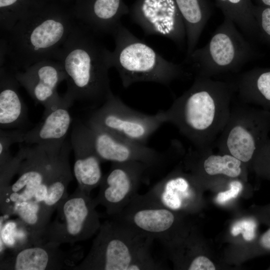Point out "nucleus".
<instances>
[{"label": "nucleus", "instance_id": "f257e3e1", "mask_svg": "<svg viewBox=\"0 0 270 270\" xmlns=\"http://www.w3.org/2000/svg\"><path fill=\"white\" fill-rule=\"evenodd\" d=\"M235 92L232 82L195 76L192 86L164 110L194 148H213L230 115Z\"/></svg>", "mask_w": 270, "mask_h": 270}, {"label": "nucleus", "instance_id": "f03ea898", "mask_svg": "<svg viewBox=\"0 0 270 270\" xmlns=\"http://www.w3.org/2000/svg\"><path fill=\"white\" fill-rule=\"evenodd\" d=\"M111 53L93 32L83 24H75L54 58L63 67L65 94L74 103L100 106L113 94L108 76Z\"/></svg>", "mask_w": 270, "mask_h": 270}, {"label": "nucleus", "instance_id": "7ed1b4c3", "mask_svg": "<svg viewBox=\"0 0 270 270\" xmlns=\"http://www.w3.org/2000/svg\"><path fill=\"white\" fill-rule=\"evenodd\" d=\"M76 24L68 13L34 3L7 32L0 46V64L6 58L14 72L54 59Z\"/></svg>", "mask_w": 270, "mask_h": 270}, {"label": "nucleus", "instance_id": "20e7f679", "mask_svg": "<svg viewBox=\"0 0 270 270\" xmlns=\"http://www.w3.org/2000/svg\"><path fill=\"white\" fill-rule=\"evenodd\" d=\"M154 239L112 218L101 223L86 256L73 270L162 269L153 258Z\"/></svg>", "mask_w": 270, "mask_h": 270}, {"label": "nucleus", "instance_id": "39448f33", "mask_svg": "<svg viewBox=\"0 0 270 270\" xmlns=\"http://www.w3.org/2000/svg\"><path fill=\"white\" fill-rule=\"evenodd\" d=\"M115 48L112 66L118 71L125 88L140 82L168 85L188 75L181 64L170 62L133 34L122 22L112 34Z\"/></svg>", "mask_w": 270, "mask_h": 270}, {"label": "nucleus", "instance_id": "423d86ee", "mask_svg": "<svg viewBox=\"0 0 270 270\" xmlns=\"http://www.w3.org/2000/svg\"><path fill=\"white\" fill-rule=\"evenodd\" d=\"M252 42L224 17L209 42L186 58L195 76L206 78L236 72L255 56Z\"/></svg>", "mask_w": 270, "mask_h": 270}, {"label": "nucleus", "instance_id": "0eeeda50", "mask_svg": "<svg viewBox=\"0 0 270 270\" xmlns=\"http://www.w3.org/2000/svg\"><path fill=\"white\" fill-rule=\"evenodd\" d=\"M270 111L248 106L232 108L228 120L214 146L244 164L254 160L270 138Z\"/></svg>", "mask_w": 270, "mask_h": 270}, {"label": "nucleus", "instance_id": "6e6552de", "mask_svg": "<svg viewBox=\"0 0 270 270\" xmlns=\"http://www.w3.org/2000/svg\"><path fill=\"white\" fill-rule=\"evenodd\" d=\"M97 206L94 200L78 186L57 206L56 217L46 227L43 243L72 244L92 237L101 225Z\"/></svg>", "mask_w": 270, "mask_h": 270}, {"label": "nucleus", "instance_id": "1a4fd4ad", "mask_svg": "<svg viewBox=\"0 0 270 270\" xmlns=\"http://www.w3.org/2000/svg\"><path fill=\"white\" fill-rule=\"evenodd\" d=\"M166 123L164 110L154 114L135 110L112 94L90 114L88 126L138 143L146 144L148 138Z\"/></svg>", "mask_w": 270, "mask_h": 270}, {"label": "nucleus", "instance_id": "9d476101", "mask_svg": "<svg viewBox=\"0 0 270 270\" xmlns=\"http://www.w3.org/2000/svg\"><path fill=\"white\" fill-rule=\"evenodd\" d=\"M116 218L132 228L157 240L168 249L176 244L177 216L146 194H138Z\"/></svg>", "mask_w": 270, "mask_h": 270}, {"label": "nucleus", "instance_id": "9b49d317", "mask_svg": "<svg viewBox=\"0 0 270 270\" xmlns=\"http://www.w3.org/2000/svg\"><path fill=\"white\" fill-rule=\"evenodd\" d=\"M148 168L146 164L138 162H112L94 198L96 204L103 206L109 217L120 214L138 194L140 184Z\"/></svg>", "mask_w": 270, "mask_h": 270}, {"label": "nucleus", "instance_id": "f8f14e48", "mask_svg": "<svg viewBox=\"0 0 270 270\" xmlns=\"http://www.w3.org/2000/svg\"><path fill=\"white\" fill-rule=\"evenodd\" d=\"M129 14L146 34L164 36L184 46L185 26L174 0H136Z\"/></svg>", "mask_w": 270, "mask_h": 270}, {"label": "nucleus", "instance_id": "ddd939ff", "mask_svg": "<svg viewBox=\"0 0 270 270\" xmlns=\"http://www.w3.org/2000/svg\"><path fill=\"white\" fill-rule=\"evenodd\" d=\"M82 130L101 162H138L150 168L159 165L164 155L146 144L134 142L80 122Z\"/></svg>", "mask_w": 270, "mask_h": 270}, {"label": "nucleus", "instance_id": "4468645a", "mask_svg": "<svg viewBox=\"0 0 270 270\" xmlns=\"http://www.w3.org/2000/svg\"><path fill=\"white\" fill-rule=\"evenodd\" d=\"M60 244L44 242L19 250L10 252L0 258V270H59L71 269L83 256L81 248L64 251Z\"/></svg>", "mask_w": 270, "mask_h": 270}, {"label": "nucleus", "instance_id": "2eb2a0df", "mask_svg": "<svg viewBox=\"0 0 270 270\" xmlns=\"http://www.w3.org/2000/svg\"><path fill=\"white\" fill-rule=\"evenodd\" d=\"M60 156L52 158L38 146H28L17 174L18 178L0 191V198L6 200L14 208L18 204L32 199L36 189L52 174Z\"/></svg>", "mask_w": 270, "mask_h": 270}, {"label": "nucleus", "instance_id": "dca6fc26", "mask_svg": "<svg viewBox=\"0 0 270 270\" xmlns=\"http://www.w3.org/2000/svg\"><path fill=\"white\" fill-rule=\"evenodd\" d=\"M14 72L20 86L24 88L36 104L44 106L43 114L61 100L62 96L58 94L57 88L60 82L66 80V76L58 61L44 60L24 70Z\"/></svg>", "mask_w": 270, "mask_h": 270}, {"label": "nucleus", "instance_id": "f3484780", "mask_svg": "<svg viewBox=\"0 0 270 270\" xmlns=\"http://www.w3.org/2000/svg\"><path fill=\"white\" fill-rule=\"evenodd\" d=\"M74 104L64 94L58 102L43 114L42 122L26 130L24 142L38 146L52 158L58 157L72 122L69 108Z\"/></svg>", "mask_w": 270, "mask_h": 270}, {"label": "nucleus", "instance_id": "a211bd4d", "mask_svg": "<svg viewBox=\"0 0 270 270\" xmlns=\"http://www.w3.org/2000/svg\"><path fill=\"white\" fill-rule=\"evenodd\" d=\"M70 144L74 152V174L78 186L90 195L102 180V162L85 136L80 121L73 125Z\"/></svg>", "mask_w": 270, "mask_h": 270}, {"label": "nucleus", "instance_id": "6ab92c4d", "mask_svg": "<svg viewBox=\"0 0 270 270\" xmlns=\"http://www.w3.org/2000/svg\"><path fill=\"white\" fill-rule=\"evenodd\" d=\"M129 12L124 0H84L75 16L94 33L112 34L121 18Z\"/></svg>", "mask_w": 270, "mask_h": 270}, {"label": "nucleus", "instance_id": "aec40b11", "mask_svg": "<svg viewBox=\"0 0 270 270\" xmlns=\"http://www.w3.org/2000/svg\"><path fill=\"white\" fill-rule=\"evenodd\" d=\"M192 179V177L180 171L172 172L145 194L154 202L172 210L186 209L195 197Z\"/></svg>", "mask_w": 270, "mask_h": 270}, {"label": "nucleus", "instance_id": "412c9836", "mask_svg": "<svg viewBox=\"0 0 270 270\" xmlns=\"http://www.w3.org/2000/svg\"><path fill=\"white\" fill-rule=\"evenodd\" d=\"M20 86L14 72L0 66V128L22 129L28 119V110L18 91Z\"/></svg>", "mask_w": 270, "mask_h": 270}, {"label": "nucleus", "instance_id": "4be33fe9", "mask_svg": "<svg viewBox=\"0 0 270 270\" xmlns=\"http://www.w3.org/2000/svg\"><path fill=\"white\" fill-rule=\"evenodd\" d=\"M190 149L186 156V161L193 170L200 169L209 176L222 175L236 178L242 172L244 164L234 156L224 153L214 154L212 148Z\"/></svg>", "mask_w": 270, "mask_h": 270}, {"label": "nucleus", "instance_id": "5701e85b", "mask_svg": "<svg viewBox=\"0 0 270 270\" xmlns=\"http://www.w3.org/2000/svg\"><path fill=\"white\" fill-rule=\"evenodd\" d=\"M232 83L235 92L243 102L270 110V68L246 71Z\"/></svg>", "mask_w": 270, "mask_h": 270}, {"label": "nucleus", "instance_id": "b1692460", "mask_svg": "<svg viewBox=\"0 0 270 270\" xmlns=\"http://www.w3.org/2000/svg\"><path fill=\"white\" fill-rule=\"evenodd\" d=\"M174 1L185 26L188 57L196 49L202 32L212 15V6L208 0Z\"/></svg>", "mask_w": 270, "mask_h": 270}, {"label": "nucleus", "instance_id": "393cba45", "mask_svg": "<svg viewBox=\"0 0 270 270\" xmlns=\"http://www.w3.org/2000/svg\"><path fill=\"white\" fill-rule=\"evenodd\" d=\"M55 210L42 202L30 200L18 204L14 215L24 224L30 236L32 245L43 243V237L50 218Z\"/></svg>", "mask_w": 270, "mask_h": 270}, {"label": "nucleus", "instance_id": "a878e982", "mask_svg": "<svg viewBox=\"0 0 270 270\" xmlns=\"http://www.w3.org/2000/svg\"><path fill=\"white\" fill-rule=\"evenodd\" d=\"M72 149L70 143L66 141L56 168L47 180L43 183L46 186L47 192L42 202L55 210L59 202L68 195V187L73 179L69 162Z\"/></svg>", "mask_w": 270, "mask_h": 270}, {"label": "nucleus", "instance_id": "bb28decb", "mask_svg": "<svg viewBox=\"0 0 270 270\" xmlns=\"http://www.w3.org/2000/svg\"><path fill=\"white\" fill-rule=\"evenodd\" d=\"M216 2L224 17L232 20L246 38L250 40L256 38L258 30L252 12L254 4L251 0H216Z\"/></svg>", "mask_w": 270, "mask_h": 270}, {"label": "nucleus", "instance_id": "cd10ccee", "mask_svg": "<svg viewBox=\"0 0 270 270\" xmlns=\"http://www.w3.org/2000/svg\"><path fill=\"white\" fill-rule=\"evenodd\" d=\"M0 256L7 249L14 252L32 246L29 234L21 220L18 218L4 222V216H0Z\"/></svg>", "mask_w": 270, "mask_h": 270}, {"label": "nucleus", "instance_id": "c85d7f7f", "mask_svg": "<svg viewBox=\"0 0 270 270\" xmlns=\"http://www.w3.org/2000/svg\"><path fill=\"white\" fill-rule=\"evenodd\" d=\"M34 3L32 0H0V30H10Z\"/></svg>", "mask_w": 270, "mask_h": 270}, {"label": "nucleus", "instance_id": "c756f323", "mask_svg": "<svg viewBox=\"0 0 270 270\" xmlns=\"http://www.w3.org/2000/svg\"><path fill=\"white\" fill-rule=\"evenodd\" d=\"M28 146H20L15 156L0 162V190L11 185L10 182L18 174L21 162L26 155Z\"/></svg>", "mask_w": 270, "mask_h": 270}, {"label": "nucleus", "instance_id": "7c9ffc66", "mask_svg": "<svg viewBox=\"0 0 270 270\" xmlns=\"http://www.w3.org/2000/svg\"><path fill=\"white\" fill-rule=\"evenodd\" d=\"M252 12L258 38L270 45V7L254 4Z\"/></svg>", "mask_w": 270, "mask_h": 270}, {"label": "nucleus", "instance_id": "2f4dec72", "mask_svg": "<svg viewBox=\"0 0 270 270\" xmlns=\"http://www.w3.org/2000/svg\"><path fill=\"white\" fill-rule=\"evenodd\" d=\"M26 130L23 129L0 130V160L12 155L10 147L16 143L24 142Z\"/></svg>", "mask_w": 270, "mask_h": 270}, {"label": "nucleus", "instance_id": "473e14b6", "mask_svg": "<svg viewBox=\"0 0 270 270\" xmlns=\"http://www.w3.org/2000/svg\"><path fill=\"white\" fill-rule=\"evenodd\" d=\"M256 224L252 219H245L236 222L231 229V234L236 236L242 234L243 238L248 241L252 240L256 236Z\"/></svg>", "mask_w": 270, "mask_h": 270}, {"label": "nucleus", "instance_id": "72a5a7b5", "mask_svg": "<svg viewBox=\"0 0 270 270\" xmlns=\"http://www.w3.org/2000/svg\"><path fill=\"white\" fill-rule=\"evenodd\" d=\"M254 160L260 171L270 176V138L259 150Z\"/></svg>", "mask_w": 270, "mask_h": 270}, {"label": "nucleus", "instance_id": "f704fd0d", "mask_svg": "<svg viewBox=\"0 0 270 270\" xmlns=\"http://www.w3.org/2000/svg\"><path fill=\"white\" fill-rule=\"evenodd\" d=\"M230 189L218 194L216 201L219 204H224L236 198L242 188V182L238 180H232L229 183Z\"/></svg>", "mask_w": 270, "mask_h": 270}, {"label": "nucleus", "instance_id": "c9c22d12", "mask_svg": "<svg viewBox=\"0 0 270 270\" xmlns=\"http://www.w3.org/2000/svg\"><path fill=\"white\" fill-rule=\"evenodd\" d=\"M214 264L206 257L199 256L196 258L190 264L189 270H214Z\"/></svg>", "mask_w": 270, "mask_h": 270}, {"label": "nucleus", "instance_id": "e433bc0d", "mask_svg": "<svg viewBox=\"0 0 270 270\" xmlns=\"http://www.w3.org/2000/svg\"><path fill=\"white\" fill-rule=\"evenodd\" d=\"M260 243L262 247L270 250V228L262 235Z\"/></svg>", "mask_w": 270, "mask_h": 270}, {"label": "nucleus", "instance_id": "4c0bfd02", "mask_svg": "<svg viewBox=\"0 0 270 270\" xmlns=\"http://www.w3.org/2000/svg\"><path fill=\"white\" fill-rule=\"evenodd\" d=\"M258 6L270 7V0H256Z\"/></svg>", "mask_w": 270, "mask_h": 270}]
</instances>
